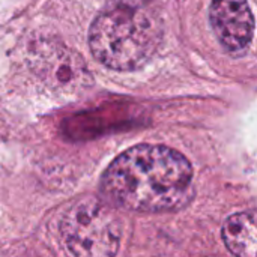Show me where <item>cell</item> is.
<instances>
[{
  "label": "cell",
  "mask_w": 257,
  "mask_h": 257,
  "mask_svg": "<svg viewBox=\"0 0 257 257\" xmlns=\"http://www.w3.org/2000/svg\"><path fill=\"white\" fill-rule=\"evenodd\" d=\"M193 176L181 152L161 145H137L107 167L101 191L108 203L130 211H176L193 197Z\"/></svg>",
  "instance_id": "1"
},
{
  "label": "cell",
  "mask_w": 257,
  "mask_h": 257,
  "mask_svg": "<svg viewBox=\"0 0 257 257\" xmlns=\"http://www.w3.org/2000/svg\"><path fill=\"white\" fill-rule=\"evenodd\" d=\"M163 41V21L148 6L119 2L104 9L89 30L92 54L114 71L145 66Z\"/></svg>",
  "instance_id": "2"
},
{
  "label": "cell",
  "mask_w": 257,
  "mask_h": 257,
  "mask_svg": "<svg viewBox=\"0 0 257 257\" xmlns=\"http://www.w3.org/2000/svg\"><path fill=\"white\" fill-rule=\"evenodd\" d=\"M120 220L107 202L83 197L60 221V236L69 257H116Z\"/></svg>",
  "instance_id": "3"
},
{
  "label": "cell",
  "mask_w": 257,
  "mask_h": 257,
  "mask_svg": "<svg viewBox=\"0 0 257 257\" xmlns=\"http://www.w3.org/2000/svg\"><path fill=\"white\" fill-rule=\"evenodd\" d=\"M30 68L51 92L60 96H78L93 83L81 54L54 41L41 39L32 47Z\"/></svg>",
  "instance_id": "4"
},
{
  "label": "cell",
  "mask_w": 257,
  "mask_h": 257,
  "mask_svg": "<svg viewBox=\"0 0 257 257\" xmlns=\"http://www.w3.org/2000/svg\"><path fill=\"white\" fill-rule=\"evenodd\" d=\"M211 27L221 47L232 56H242L254 35V17L247 0H212Z\"/></svg>",
  "instance_id": "5"
},
{
  "label": "cell",
  "mask_w": 257,
  "mask_h": 257,
  "mask_svg": "<svg viewBox=\"0 0 257 257\" xmlns=\"http://www.w3.org/2000/svg\"><path fill=\"white\" fill-rule=\"evenodd\" d=\"M256 211L230 215L223 226V239L236 257H257Z\"/></svg>",
  "instance_id": "6"
}]
</instances>
